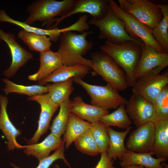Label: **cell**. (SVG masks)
Masks as SVG:
<instances>
[{
  "mask_svg": "<svg viewBox=\"0 0 168 168\" xmlns=\"http://www.w3.org/2000/svg\"><path fill=\"white\" fill-rule=\"evenodd\" d=\"M92 31H85L77 34L72 31L62 33L57 53L60 56L63 65L69 66L84 64L92 66L91 60L83 57L91 50L92 47L91 41L86 39Z\"/></svg>",
  "mask_w": 168,
  "mask_h": 168,
  "instance_id": "6da1fadb",
  "label": "cell"
},
{
  "mask_svg": "<svg viewBox=\"0 0 168 168\" xmlns=\"http://www.w3.org/2000/svg\"><path fill=\"white\" fill-rule=\"evenodd\" d=\"M100 49L113 58L124 70L128 86L132 87L136 83L134 73L142 53L139 44L132 41H127L117 44L106 40Z\"/></svg>",
  "mask_w": 168,
  "mask_h": 168,
  "instance_id": "7a4b0ae2",
  "label": "cell"
},
{
  "mask_svg": "<svg viewBox=\"0 0 168 168\" xmlns=\"http://www.w3.org/2000/svg\"><path fill=\"white\" fill-rule=\"evenodd\" d=\"M77 0H38L27 7L29 15L24 22L31 25L36 21L44 22L50 28L54 20L69 13L74 8Z\"/></svg>",
  "mask_w": 168,
  "mask_h": 168,
  "instance_id": "3957f363",
  "label": "cell"
},
{
  "mask_svg": "<svg viewBox=\"0 0 168 168\" xmlns=\"http://www.w3.org/2000/svg\"><path fill=\"white\" fill-rule=\"evenodd\" d=\"M91 69L93 75L101 76L107 84L118 90L128 86L125 73L115 61L103 52L96 51L91 55Z\"/></svg>",
  "mask_w": 168,
  "mask_h": 168,
  "instance_id": "277c9868",
  "label": "cell"
},
{
  "mask_svg": "<svg viewBox=\"0 0 168 168\" xmlns=\"http://www.w3.org/2000/svg\"><path fill=\"white\" fill-rule=\"evenodd\" d=\"M88 23L89 25L94 26L99 29L100 39H106L113 44H118L127 41H132L140 44L142 41L129 36L125 31L123 21L116 15L109 6L105 17L100 20L92 18Z\"/></svg>",
  "mask_w": 168,
  "mask_h": 168,
  "instance_id": "5b68a950",
  "label": "cell"
},
{
  "mask_svg": "<svg viewBox=\"0 0 168 168\" xmlns=\"http://www.w3.org/2000/svg\"><path fill=\"white\" fill-rule=\"evenodd\" d=\"M73 81L83 87L91 98V105L108 110L116 109L121 105H125L127 100L118 91L109 84L100 86L88 83L80 77L72 78Z\"/></svg>",
  "mask_w": 168,
  "mask_h": 168,
  "instance_id": "8992f818",
  "label": "cell"
},
{
  "mask_svg": "<svg viewBox=\"0 0 168 168\" xmlns=\"http://www.w3.org/2000/svg\"><path fill=\"white\" fill-rule=\"evenodd\" d=\"M119 6L152 30L159 23L163 15L157 4L148 0H119Z\"/></svg>",
  "mask_w": 168,
  "mask_h": 168,
  "instance_id": "52a82bcc",
  "label": "cell"
},
{
  "mask_svg": "<svg viewBox=\"0 0 168 168\" xmlns=\"http://www.w3.org/2000/svg\"><path fill=\"white\" fill-rule=\"evenodd\" d=\"M109 5L116 15L123 21L125 31L130 36L135 40H141L159 52L166 53L153 38L152 30L124 12L115 1L109 0Z\"/></svg>",
  "mask_w": 168,
  "mask_h": 168,
  "instance_id": "ba28073f",
  "label": "cell"
},
{
  "mask_svg": "<svg viewBox=\"0 0 168 168\" xmlns=\"http://www.w3.org/2000/svg\"><path fill=\"white\" fill-rule=\"evenodd\" d=\"M168 65L165 64L158 67L136 79L132 87L133 94L139 95L153 104L157 95L168 85L167 72L160 74Z\"/></svg>",
  "mask_w": 168,
  "mask_h": 168,
  "instance_id": "9c48e42d",
  "label": "cell"
},
{
  "mask_svg": "<svg viewBox=\"0 0 168 168\" xmlns=\"http://www.w3.org/2000/svg\"><path fill=\"white\" fill-rule=\"evenodd\" d=\"M127 113L136 127L156 121L153 104L138 94H133L125 105Z\"/></svg>",
  "mask_w": 168,
  "mask_h": 168,
  "instance_id": "30bf717a",
  "label": "cell"
},
{
  "mask_svg": "<svg viewBox=\"0 0 168 168\" xmlns=\"http://www.w3.org/2000/svg\"><path fill=\"white\" fill-rule=\"evenodd\" d=\"M154 140V123L148 122L130 133L125 146L128 150L136 152H152Z\"/></svg>",
  "mask_w": 168,
  "mask_h": 168,
  "instance_id": "8fae6325",
  "label": "cell"
},
{
  "mask_svg": "<svg viewBox=\"0 0 168 168\" xmlns=\"http://www.w3.org/2000/svg\"><path fill=\"white\" fill-rule=\"evenodd\" d=\"M4 41L10 50L12 62L9 67L3 72L7 77L13 76L18 69L29 60L32 59L31 53L21 46L12 33L5 32L0 28V41Z\"/></svg>",
  "mask_w": 168,
  "mask_h": 168,
  "instance_id": "7c38bea8",
  "label": "cell"
},
{
  "mask_svg": "<svg viewBox=\"0 0 168 168\" xmlns=\"http://www.w3.org/2000/svg\"><path fill=\"white\" fill-rule=\"evenodd\" d=\"M28 99L37 102L41 108L37 129L27 142L28 144H32L37 143L40 137L47 131L51 118L59 105L53 102L47 93L29 97Z\"/></svg>",
  "mask_w": 168,
  "mask_h": 168,
  "instance_id": "4fadbf2b",
  "label": "cell"
},
{
  "mask_svg": "<svg viewBox=\"0 0 168 168\" xmlns=\"http://www.w3.org/2000/svg\"><path fill=\"white\" fill-rule=\"evenodd\" d=\"M139 45L141 48L142 53L135 71L134 77L136 80L153 69L168 64V54L159 52L142 41Z\"/></svg>",
  "mask_w": 168,
  "mask_h": 168,
  "instance_id": "5bb4252c",
  "label": "cell"
},
{
  "mask_svg": "<svg viewBox=\"0 0 168 168\" xmlns=\"http://www.w3.org/2000/svg\"><path fill=\"white\" fill-rule=\"evenodd\" d=\"M109 0H77L72 10L65 16L56 18L55 22L50 28H56L58 25L65 19L78 13H87L90 14L92 18L101 19L106 15L108 10Z\"/></svg>",
  "mask_w": 168,
  "mask_h": 168,
  "instance_id": "9a60e30c",
  "label": "cell"
},
{
  "mask_svg": "<svg viewBox=\"0 0 168 168\" xmlns=\"http://www.w3.org/2000/svg\"><path fill=\"white\" fill-rule=\"evenodd\" d=\"M8 103L7 97L0 95V129L7 140L8 150L23 148L16 141V138L20 135L21 131L16 128L10 120L7 113V108Z\"/></svg>",
  "mask_w": 168,
  "mask_h": 168,
  "instance_id": "2e32d148",
  "label": "cell"
},
{
  "mask_svg": "<svg viewBox=\"0 0 168 168\" xmlns=\"http://www.w3.org/2000/svg\"><path fill=\"white\" fill-rule=\"evenodd\" d=\"M70 112L80 119L91 124L99 121L101 117L109 113L108 110L85 103L79 96L71 100Z\"/></svg>",
  "mask_w": 168,
  "mask_h": 168,
  "instance_id": "e0dca14e",
  "label": "cell"
},
{
  "mask_svg": "<svg viewBox=\"0 0 168 168\" xmlns=\"http://www.w3.org/2000/svg\"><path fill=\"white\" fill-rule=\"evenodd\" d=\"M91 68L84 64L63 65L50 75L39 81V85H43L50 82L54 83L67 81L75 77H84L89 73Z\"/></svg>",
  "mask_w": 168,
  "mask_h": 168,
  "instance_id": "ac0fdd59",
  "label": "cell"
},
{
  "mask_svg": "<svg viewBox=\"0 0 168 168\" xmlns=\"http://www.w3.org/2000/svg\"><path fill=\"white\" fill-rule=\"evenodd\" d=\"M40 57L39 69L36 73L28 76L30 80L40 81L63 65L62 59L57 52L50 50L40 53Z\"/></svg>",
  "mask_w": 168,
  "mask_h": 168,
  "instance_id": "d6986e66",
  "label": "cell"
},
{
  "mask_svg": "<svg viewBox=\"0 0 168 168\" xmlns=\"http://www.w3.org/2000/svg\"><path fill=\"white\" fill-rule=\"evenodd\" d=\"M0 21L8 22L16 25L27 32L36 34L48 36L51 41L56 42L60 38L62 33L68 31H73L74 28L72 25L67 27L58 29H42L34 27L24 22L15 20L8 16L3 10L0 11Z\"/></svg>",
  "mask_w": 168,
  "mask_h": 168,
  "instance_id": "ffe728a7",
  "label": "cell"
},
{
  "mask_svg": "<svg viewBox=\"0 0 168 168\" xmlns=\"http://www.w3.org/2000/svg\"><path fill=\"white\" fill-rule=\"evenodd\" d=\"M63 144L61 138H58L50 133L41 142L24 146L23 148L24 153L28 156H35L39 161L49 156L52 151L56 150Z\"/></svg>",
  "mask_w": 168,
  "mask_h": 168,
  "instance_id": "44dd1931",
  "label": "cell"
},
{
  "mask_svg": "<svg viewBox=\"0 0 168 168\" xmlns=\"http://www.w3.org/2000/svg\"><path fill=\"white\" fill-rule=\"evenodd\" d=\"M152 152L139 153L127 150L120 161L121 167L132 165H139L147 168H162L161 164L166 161L161 158H154Z\"/></svg>",
  "mask_w": 168,
  "mask_h": 168,
  "instance_id": "7402d4cb",
  "label": "cell"
},
{
  "mask_svg": "<svg viewBox=\"0 0 168 168\" xmlns=\"http://www.w3.org/2000/svg\"><path fill=\"white\" fill-rule=\"evenodd\" d=\"M154 140L152 152L157 158L168 157V119L154 123Z\"/></svg>",
  "mask_w": 168,
  "mask_h": 168,
  "instance_id": "603a6c76",
  "label": "cell"
},
{
  "mask_svg": "<svg viewBox=\"0 0 168 168\" xmlns=\"http://www.w3.org/2000/svg\"><path fill=\"white\" fill-rule=\"evenodd\" d=\"M132 128L131 126L123 132L114 130L110 127H106L109 141L107 152L108 157L113 161L120 160L124 152L127 150L124 145V140Z\"/></svg>",
  "mask_w": 168,
  "mask_h": 168,
  "instance_id": "cb8c5ba5",
  "label": "cell"
},
{
  "mask_svg": "<svg viewBox=\"0 0 168 168\" xmlns=\"http://www.w3.org/2000/svg\"><path fill=\"white\" fill-rule=\"evenodd\" d=\"M91 125L92 124L80 119L70 112L63 140L66 148H68L78 138L89 129Z\"/></svg>",
  "mask_w": 168,
  "mask_h": 168,
  "instance_id": "d4e9b609",
  "label": "cell"
},
{
  "mask_svg": "<svg viewBox=\"0 0 168 168\" xmlns=\"http://www.w3.org/2000/svg\"><path fill=\"white\" fill-rule=\"evenodd\" d=\"M18 38L27 44L30 50L42 53L50 50L52 43L47 36L36 34L21 30L17 34Z\"/></svg>",
  "mask_w": 168,
  "mask_h": 168,
  "instance_id": "484cf974",
  "label": "cell"
},
{
  "mask_svg": "<svg viewBox=\"0 0 168 168\" xmlns=\"http://www.w3.org/2000/svg\"><path fill=\"white\" fill-rule=\"evenodd\" d=\"M73 82L72 78L63 82L46 84L48 88L47 93L51 100L60 105L66 100L69 98L74 89Z\"/></svg>",
  "mask_w": 168,
  "mask_h": 168,
  "instance_id": "4316f807",
  "label": "cell"
},
{
  "mask_svg": "<svg viewBox=\"0 0 168 168\" xmlns=\"http://www.w3.org/2000/svg\"><path fill=\"white\" fill-rule=\"evenodd\" d=\"M106 127L114 126L127 129L133 123L126 111L125 105H121L113 112L101 117L99 119Z\"/></svg>",
  "mask_w": 168,
  "mask_h": 168,
  "instance_id": "83f0119b",
  "label": "cell"
},
{
  "mask_svg": "<svg viewBox=\"0 0 168 168\" xmlns=\"http://www.w3.org/2000/svg\"><path fill=\"white\" fill-rule=\"evenodd\" d=\"M71 102L69 98L60 105L59 112L50 126L51 133L58 138H61L66 131L71 112Z\"/></svg>",
  "mask_w": 168,
  "mask_h": 168,
  "instance_id": "f1b7e54d",
  "label": "cell"
},
{
  "mask_svg": "<svg viewBox=\"0 0 168 168\" xmlns=\"http://www.w3.org/2000/svg\"><path fill=\"white\" fill-rule=\"evenodd\" d=\"M163 14V18L152 30V35L158 44L166 53H168V6L157 4Z\"/></svg>",
  "mask_w": 168,
  "mask_h": 168,
  "instance_id": "f546056e",
  "label": "cell"
},
{
  "mask_svg": "<svg viewBox=\"0 0 168 168\" xmlns=\"http://www.w3.org/2000/svg\"><path fill=\"white\" fill-rule=\"evenodd\" d=\"M2 81L6 84L3 90L7 95L16 93L26 95L30 97L47 93L48 92V88L46 85L24 86L16 84L7 79L3 78Z\"/></svg>",
  "mask_w": 168,
  "mask_h": 168,
  "instance_id": "4dcf8cb0",
  "label": "cell"
},
{
  "mask_svg": "<svg viewBox=\"0 0 168 168\" xmlns=\"http://www.w3.org/2000/svg\"><path fill=\"white\" fill-rule=\"evenodd\" d=\"M74 142L77 149L83 154L90 156H96L101 153L90 128L80 136Z\"/></svg>",
  "mask_w": 168,
  "mask_h": 168,
  "instance_id": "1f68e13d",
  "label": "cell"
},
{
  "mask_svg": "<svg viewBox=\"0 0 168 168\" xmlns=\"http://www.w3.org/2000/svg\"><path fill=\"white\" fill-rule=\"evenodd\" d=\"M106 127L100 121L92 124L90 130L101 153L107 152L109 137Z\"/></svg>",
  "mask_w": 168,
  "mask_h": 168,
  "instance_id": "d6a6232c",
  "label": "cell"
},
{
  "mask_svg": "<svg viewBox=\"0 0 168 168\" xmlns=\"http://www.w3.org/2000/svg\"><path fill=\"white\" fill-rule=\"evenodd\" d=\"M156 121L168 119V85L165 86L156 97L153 103Z\"/></svg>",
  "mask_w": 168,
  "mask_h": 168,
  "instance_id": "836d02e7",
  "label": "cell"
},
{
  "mask_svg": "<svg viewBox=\"0 0 168 168\" xmlns=\"http://www.w3.org/2000/svg\"><path fill=\"white\" fill-rule=\"evenodd\" d=\"M64 145L63 144L51 155L39 161V164L36 168H49L54 162L58 159L62 160L70 168H72L65 157ZM11 164L13 168H22L12 163Z\"/></svg>",
  "mask_w": 168,
  "mask_h": 168,
  "instance_id": "e575fe53",
  "label": "cell"
},
{
  "mask_svg": "<svg viewBox=\"0 0 168 168\" xmlns=\"http://www.w3.org/2000/svg\"><path fill=\"white\" fill-rule=\"evenodd\" d=\"M100 159L95 168H116L114 166V161L108 156L107 152L101 153Z\"/></svg>",
  "mask_w": 168,
  "mask_h": 168,
  "instance_id": "d590c367",
  "label": "cell"
},
{
  "mask_svg": "<svg viewBox=\"0 0 168 168\" xmlns=\"http://www.w3.org/2000/svg\"><path fill=\"white\" fill-rule=\"evenodd\" d=\"M121 168H145L143 166L139 165H132L122 167Z\"/></svg>",
  "mask_w": 168,
  "mask_h": 168,
  "instance_id": "8d00e7d4",
  "label": "cell"
},
{
  "mask_svg": "<svg viewBox=\"0 0 168 168\" xmlns=\"http://www.w3.org/2000/svg\"><path fill=\"white\" fill-rule=\"evenodd\" d=\"M162 168H168V164L165 162H162L161 164Z\"/></svg>",
  "mask_w": 168,
  "mask_h": 168,
  "instance_id": "74e56055",
  "label": "cell"
},
{
  "mask_svg": "<svg viewBox=\"0 0 168 168\" xmlns=\"http://www.w3.org/2000/svg\"><path fill=\"white\" fill-rule=\"evenodd\" d=\"M54 168H60L58 164H56L54 167Z\"/></svg>",
  "mask_w": 168,
  "mask_h": 168,
  "instance_id": "f35d334b",
  "label": "cell"
}]
</instances>
